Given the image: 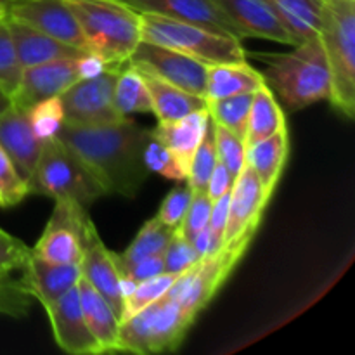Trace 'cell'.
<instances>
[{
	"mask_svg": "<svg viewBox=\"0 0 355 355\" xmlns=\"http://www.w3.org/2000/svg\"><path fill=\"white\" fill-rule=\"evenodd\" d=\"M149 132L132 118H121L103 125L64 121L55 137L85 162L107 194L135 198L149 175L144 165Z\"/></svg>",
	"mask_w": 355,
	"mask_h": 355,
	"instance_id": "obj_1",
	"label": "cell"
},
{
	"mask_svg": "<svg viewBox=\"0 0 355 355\" xmlns=\"http://www.w3.org/2000/svg\"><path fill=\"white\" fill-rule=\"evenodd\" d=\"M293 47L291 52L272 55L267 61L266 71L262 73L267 85L290 111L302 110L319 101H329L331 75L321 37L314 35Z\"/></svg>",
	"mask_w": 355,
	"mask_h": 355,
	"instance_id": "obj_2",
	"label": "cell"
},
{
	"mask_svg": "<svg viewBox=\"0 0 355 355\" xmlns=\"http://www.w3.org/2000/svg\"><path fill=\"white\" fill-rule=\"evenodd\" d=\"M89 52L113 66L127 64L142 40L141 12L121 0H68Z\"/></svg>",
	"mask_w": 355,
	"mask_h": 355,
	"instance_id": "obj_3",
	"label": "cell"
},
{
	"mask_svg": "<svg viewBox=\"0 0 355 355\" xmlns=\"http://www.w3.org/2000/svg\"><path fill=\"white\" fill-rule=\"evenodd\" d=\"M331 75L329 103L340 114H355V0H324L319 30Z\"/></svg>",
	"mask_w": 355,
	"mask_h": 355,
	"instance_id": "obj_4",
	"label": "cell"
},
{
	"mask_svg": "<svg viewBox=\"0 0 355 355\" xmlns=\"http://www.w3.org/2000/svg\"><path fill=\"white\" fill-rule=\"evenodd\" d=\"M30 193L44 194L54 201H68L82 208H89L107 194L85 162L58 137L42 142Z\"/></svg>",
	"mask_w": 355,
	"mask_h": 355,
	"instance_id": "obj_5",
	"label": "cell"
},
{
	"mask_svg": "<svg viewBox=\"0 0 355 355\" xmlns=\"http://www.w3.org/2000/svg\"><path fill=\"white\" fill-rule=\"evenodd\" d=\"M141 35L144 42L179 51L205 64L246 62V51L239 37L214 31L189 21L141 12Z\"/></svg>",
	"mask_w": 355,
	"mask_h": 355,
	"instance_id": "obj_6",
	"label": "cell"
},
{
	"mask_svg": "<svg viewBox=\"0 0 355 355\" xmlns=\"http://www.w3.org/2000/svg\"><path fill=\"white\" fill-rule=\"evenodd\" d=\"M193 322L179 304L162 297L155 304L121 321L116 352L137 355L172 352L179 349Z\"/></svg>",
	"mask_w": 355,
	"mask_h": 355,
	"instance_id": "obj_7",
	"label": "cell"
},
{
	"mask_svg": "<svg viewBox=\"0 0 355 355\" xmlns=\"http://www.w3.org/2000/svg\"><path fill=\"white\" fill-rule=\"evenodd\" d=\"M250 241H241L234 246L222 248L215 255L200 259L191 269L177 276L165 297L179 304L182 312L191 319L214 300L222 284L231 276L236 263L241 260Z\"/></svg>",
	"mask_w": 355,
	"mask_h": 355,
	"instance_id": "obj_8",
	"label": "cell"
},
{
	"mask_svg": "<svg viewBox=\"0 0 355 355\" xmlns=\"http://www.w3.org/2000/svg\"><path fill=\"white\" fill-rule=\"evenodd\" d=\"M90 222L87 208L68 201H55L54 211L31 253L47 262L80 263Z\"/></svg>",
	"mask_w": 355,
	"mask_h": 355,
	"instance_id": "obj_9",
	"label": "cell"
},
{
	"mask_svg": "<svg viewBox=\"0 0 355 355\" xmlns=\"http://www.w3.org/2000/svg\"><path fill=\"white\" fill-rule=\"evenodd\" d=\"M120 68L121 66H111L94 78L78 80L59 96L66 123L103 125L121 120L113 101Z\"/></svg>",
	"mask_w": 355,
	"mask_h": 355,
	"instance_id": "obj_10",
	"label": "cell"
},
{
	"mask_svg": "<svg viewBox=\"0 0 355 355\" xmlns=\"http://www.w3.org/2000/svg\"><path fill=\"white\" fill-rule=\"evenodd\" d=\"M128 64L153 73L191 94L205 97L208 64L163 45L141 40L132 52Z\"/></svg>",
	"mask_w": 355,
	"mask_h": 355,
	"instance_id": "obj_11",
	"label": "cell"
},
{
	"mask_svg": "<svg viewBox=\"0 0 355 355\" xmlns=\"http://www.w3.org/2000/svg\"><path fill=\"white\" fill-rule=\"evenodd\" d=\"M7 16L19 19L73 49L89 52L68 0H6Z\"/></svg>",
	"mask_w": 355,
	"mask_h": 355,
	"instance_id": "obj_12",
	"label": "cell"
},
{
	"mask_svg": "<svg viewBox=\"0 0 355 355\" xmlns=\"http://www.w3.org/2000/svg\"><path fill=\"white\" fill-rule=\"evenodd\" d=\"M269 200L270 194L263 189L255 172L248 165L243 166L232 184L222 248L234 246L241 241H252Z\"/></svg>",
	"mask_w": 355,
	"mask_h": 355,
	"instance_id": "obj_13",
	"label": "cell"
},
{
	"mask_svg": "<svg viewBox=\"0 0 355 355\" xmlns=\"http://www.w3.org/2000/svg\"><path fill=\"white\" fill-rule=\"evenodd\" d=\"M78 80V55L30 66L21 73V82L12 96V104L26 111L40 101L61 96Z\"/></svg>",
	"mask_w": 355,
	"mask_h": 355,
	"instance_id": "obj_14",
	"label": "cell"
},
{
	"mask_svg": "<svg viewBox=\"0 0 355 355\" xmlns=\"http://www.w3.org/2000/svg\"><path fill=\"white\" fill-rule=\"evenodd\" d=\"M45 312L59 349L73 355L103 354L83 318L76 286L45 307Z\"/></svg>",
	"mask_w": 355,
	"mask_h": 355,
	"instance_id": "obj_15",
	"label": "cell"
},
{
	"mask_svg": "<svg viewBox=\"0 0 355 355\" xmlns=\"http://www.w3.org/2000/svg\"><path fill=\"white\" fill-rule=\"evenodd\" d=\"M220 12L241 37L266 38L284 45H297L267 0H214Z\"/></svg>",
	"mask_w": 355,
	"mask_h": 355,
	"instance_id": "obj_16",
	"label": "cell"
},
{
	"mask_svg": "<svg viewBox=\"0 0 355 355\" xmlns=\"http://www.w3.org/2000/svg\"><path fill=\"white\" fill-rule=\"evenodd\" d=\"M0 148L30 186L42 151V141L35 135L26 111L14 104L0 114Z\"/></svg>",
	"mask_w": 355,
	"mask_h": 355,
	"instance_id": "obj_17",
	"label": "cell"
},
{
	"mask_svg": "<svg viewBox=\"0 0 355 355\" xmlns=\"http://www.w3.org/2000/svg\"><path fill=\"white\" fill-rule=\"evenodd\" d=\"M82 277L89 281L101 297L113 307L116 315L121 321V312H123V300L118 291V274L116 266L113 262V255L106 245L101 239L94 222H90L85 231V241H83V255L82 262Z\"/></svg>",
	"mask_w": 355,
	"mask_h": 355,
	"instance_id": "obj_18",
	"label": "cell"
},
{
	"mask_svg": "<svg viewBox=\"0 0 355 355\" xmlns=\"http://www.w3.org/2000/svg\"><path fill=\"white\" fill-rule=\"evenodd\" d=\"M82 277L80 263H54L42 260L31 253L21 270V281L24 290L33 300L49 307L52 302L76 286Z\"/></svg>",
	"mask_w": 355,
	"mask_h": 355,
	"instance_id": "obj_19",
	"label": "cell"
},
{
	"mask_svg": "<svg viewBox=\"0 0 355 355\" xmlns=\"http://www.w3.org/2000/svg\"><path fill=\"white\" fill-rule=\"evenodd\" d=\"M121 2L128 3L139 12L162 14V16L189 21L214 31L239 37L214 0H121Z\"/></svg>",
	"mask_w": 355,
	"mask_h": 355,
	"instance_id": "obj_20",
	"label": "cell"
},
{
	"mask_svg": "<svg viewBox=\"0 0 355 355\" xmlns=\"http://www.w3.org/2000/svg\"><path fill=\"white\" fill-rule=\"evenodd\" d=\"M208 128H210V114H208V107H205V110L186 114L179 120L158 121L153 132L170 149V153L175 156L177 162L187 173L191 159L207 135Z\"/></svg>",
	"mask_w": 355,
	"mask_h": 355,
	"instance_id": "obj_21",
	"label": "cell"
},
{
	"mask_svg": "<svg viewBox=\"0 0 355 355\" xmlns=\"http://www.w3.org/2000/svg\"><path fill=\"white\" fill-rule=\"evenodd\" d=\"M7 23H9L10 35H12L17 61L23 69L42 64V62L54 61V59L76 58L80 54H85V52L69 47L19 19L7 16Z\"/></svg>",
	"mask_w": 355,
	"mask_h": 355,
	"instance_id": "obj_22",
	"label": "cell"
},
{
	"mask_svg": "<svg viewBox=\"0 0 355 355\" xmlns=\"http://www.w3.org/2000/svg\"><path fill=\"white\" fill-rule=\"evenodd\" d=\"M80 305L87 326L99 343L101 352H116L118 335H120V318L110 304L99 295V291L87 279L80 277L76 283Z\"/></svg>",
	"mask_w": 355,
	"mask_h": 355,
	"instance_id": "obj_23",
	"label": "cell"
},
{
	"mask_svg": "<svg viewBox=\"0 0 355 355\" xmlns=\"http://www.w3.org/2000/svg\"><path fill=\"white\" fill-rule=\"evenodd\" d=\"M290 153V134L288 127L281 128L270 137L246 146V165L255 172L267 194L272 196L283 173L284 163Z\"/></svg>",
	"mask_w": 355,
	"mask_h": 355,
	"instance_id": "obj_24",
	"label": "cell"
},
{
	"mask_svg": "<svg viewBox=\"0 0 355 355\" xmlns=\"http://www.w3.org/2000/svg\"><path fill=\"white\" fill-rule=\"evenodd\" d=\"M137 69V68H135ZM144 78L146 87L149 90L153 103V113L158 118V121H172L186 116L207 107V99L203 96H196L153 73L137 69Z\"/></svg>",
	"mask_w": 355,
	"mask_h": 355,
	"instance_id": "obj_25",
	"label": "cell"
},
{
	"mask_svg": "<svg viewBox=\"0 0 355 355\" xmlns=\"http://www.w3.org/2000/svg\"><path fill=\"white\" fill-rule=\"evenodd\" d=\"M263 75L246 62H218L208 64L207 90L205 99L207 103L236 94L255 92L262 83Z\"/></svg>",
	"mask_w": 355,
	"mask_h": 355,
	"instance_id": "obj_26",
	"label": "cell"
},
{
	"mask_svg": "<svg viewBox=\"0 0 355 355\" xmlns=\"http://www.w3.org/2000/svg\"><path fill=\"white\" fill-rule=\"evenodd\" d=\"M286 127L283 107L277 103L272 89L266 82L253 92L252 107L248 116V130H246V146L270 137L281 128Z\"/></svg>",
	"mask_w": 355,
	"mask_h": 355,
	"instance_id": "obj_27",
	"label": "cell"
},
{
	"mask_svg": "<svg viewBox=\"0 0 355 355\" xmlns=\"http://www.w3.org/2000/svg\"><path fill=\"white\" fill-rule=\"evenodd\" d=\"M297 44L319 35L324 0H267Z\"/></svg>",
	"mask_w": 355,
	"mask_h": 355,
	"instance_id": "obj_28",
	"label": "cell"
},
{
	"mask_svg": "<svg viewBox=\"0 0 355 355\" xmlns=\"http://www.w3.org/2000/svg\"><path fill=\"white\" fill-rule=\"evenodd\" d=\"M173 231L175 229L163 224L158 217L149 218L123 253L111 252L116 270L125 266H130L134 262H139L142 259H148V257L163 255L170 239H172Z\"/></svg>",
	"mask_w": 355,
	"mask_h": 355,
	"instance_id": "obj_29",
	"label": "cell"
},
{
	"mask_svg": "<svg viewBox=\"0 0 355 355\" xmlns=\"http://www.w3.org/2000/svg\"><path fill=\"white\" fill-rule=\"evenodd\" d=\"M113 101L114 110L121 118H130L132 114L139 113H153L151 96L144 78L128 62L118 71Z\"/></svg>",
	"mask_w": 355,
	"mask_h": 355,
	"instance_id": "obj_30",
	"label": "cell"
},
{
	"mask_svg": "<svg viewBox=\"0 0 355 355\" xmlns=\"http://www.w3.org/2000/svg\"><path fill=\"white\" fill-rule=\"evenodd\" d=\"M253 92L236 94V96L224 97V99L210 101L207 103L210 120L215 123L222 125L224 128L231 130L243 141L246 139V130H248V116L250 107H252Z\"/></svg>",
	"mask_w": 355,
	"mask_h": 355,
	"instance_id": "obj_31",
	"label": "cell"
},
{
	"mask_svg": "<svg viewBox=\"0 0 355 355\" xmlns=\"http://www.w3.org/2000/svg\"><path fill=\"white\" fill-rule=\"evenodd\" d=\"M211 134H214L215 151H217L218 162L225 165L231 175L238 177L243 166L246 165V142L231 130L224 128L222 125L210 120Z\"/></svg>",
	"mask_w": 355,
	"mask_h": 355,
	"instance_id": "obj_32",
	"label": "cell"
},
{
	"mask_svg": "<svg viewBox=\"0 0 355 355\" xmlns=\"http://www.w3.org/2000/svg\"><path fill=\"white\" fill-rule=\"evenodd\" d=\"M177 279V276L168 272L158 274L155 277H149V279L139 281L137 288H135L134 293L123 302V312H121V321L128 319L130 315L137 314L141 309L148 307V305L155 304L156 300H159L162 297H165L166 291L170 290V286L173 284V281Z\"/></svg>",
	"mask_w": 355,
	"mask_h": 355,
	"instance_id": "obj_33",
	"label": "cell"
},
{
	"mask_svg": "<svg viewBox=\"0 0 355 355\" xmlns=\"http://www.w3.org/2000/svg\"><path fill=\"white\" fill-rule=\"evenodd\" d=\"M215 165H217V151H215L211 128H208L207 135L198 146L196 153L189 163V168H187L186 182L193 189V193H207L208 179H210Z\"/></svg>",
	"mask_w": 355,
	"mask_h": 355,
	"instance_id": "obj_34",
	"label": "cell"
},
{
	"mask_svg": "<svg viewBox=\"0 0 355 355\" xmlns=\"http://www.w3.org/2000/svg\"><path fill=\"white\" fill-rule=\"evenodd\" d=\"M144 165L149 173H158L170 180H186V170L153 130L149 132V137L144 144Z\"/></svg>",
	"mask_w": 355,
	"mask_h": 355,
	"instance_id": "obj_35",
	"label": "cell"
},
{
	"mask_svg": "<svg viewBox=\"0 0 355 355\" xmlns=\"http://www.w3.org/2000/svg\"><path fill=\"white\" fill-rule=\"evenodd\" d=\"M26 113L28 118H30V123L35 135L42 142L55 137L61 125L64 123V111H62V104L59 96L33 104L30 110H26Z\"/></svg>",
	"mask_w": 355,
	"mask_h": 355,
	"instance_id": "obj_36",
	"label": "cell"
},
{
	"mask_svg": "<svg viewBox=\"0 0 355 355\" xmlns=\"http://www.w3.org/2000/svg\"><path fill=\"white\" fill-rule=\"evenodd\" d=\"M21 73H23V68L17 61L7 16H3L0 17V87L10 97L16 94L17 87H19Z\"/></svg>",
	"mask_w": 355,
	"mask_h": 355,
	"instance_id": "obj_37",
	"label": "cell"
},
{
	"mask_svg": "<svg viewBox=\"0 0 355 355\" xmlns=\"http://www.w3.org/2000/svg\"><path fill=\"white\" fill-rule=\"evenodd\" d=\"M33 298L24 290L19 272H0V314L23 318L28 314Z\"/></svg>",
	"mask_w": 355,
	"mask_h": 355,
	"instance_id": "obj_38",
	"label": "cell"
},
{
	"mask_svg": "<svg viewBox=\"0 0 355 355\" xmlns=\"http://www.w3.org/2000/svg\"><path fill=\"white\" fill-rule=\"evenodd\" d=\"M30 193V186L19 175L7 153L0 148V207H14Z\"/></svg>",
	"mask_w": 355,
	"mask_h": 355,
	"instance_id": "obj_39",
	"label": "cell"
},
{
	"mask_svg": "<svg viewBox=\"0 0 355 355\" xmlns=\"http://www.w3.org/2000/svg\"><path fill=\"white\" fill-rule=\"evenodd\" d=\"M198 260L200 259H198L196 252H194L189 239H187L179 229H175L168 246H166V250L163 252L165 272L173 274V276H180V274L186 272L187 269H191Z\"/></svg>",
	"mask_w": 355,
	"mask_h": 355,
	"instance_id": "obj_40",
	"label": "cell"
},
{
	"mask_svg": "<svg viewBox=\"0 0 355 355\" xmlns=\"http://www.w3.org/2000/svg\"><path fill=\"white\" fill-rule=\"evenodd\" d=\"M193 189L189 186L175 187V189L170 191L166 194L165 200L159 205V210L156 217L163 222L168 227L177 229L180 225V222L186 217V211L189 208L191 200H193Z\"/></svg>",
	"mask_w": 355,
	"mask_h": 355,
	"instance_id": "obj_41",
	"label": "cell"
},
{
	"mask_svg": "<svg viewBox=\"0 0 355 355\" xmlns=\"http://www.w3.org/2000/svg\"><path fill=\"white\" fill-rule=\"evenodd\" d=\"M211 205H214V201L210 200V196L207 193H194L189 208L186 211V217H184V220L180 222V225L177 229L187 239L193 238L201 229L207 227L208 222H210Z\"/></svg>",
	"mask_w": 355,
	"mask_h": 355,
	"instance_id": "obj_42",
	"label": "cell"
},
{
	"mask_svg": "<svg viewBox=\"0 0 355 355\" xmlns=\"http://www.w3.org/2000/svg\"><path fill=\"white\" fill-rule=\"evenodd\" d=\"M30 255L31 250L21 239L0 227V272H19Z\"/></svg>",
	"mask_w": 355,
	"mask_h": 355,
	"instance_id": "obj_43",
	"label": "cell"
},
{
	"mask_svg": "<svg viewBox=\"0 0 355 355\" xmlns=\"http://www.w3.org/2000/svg\"><path fill=\"white\" fill-rule=\"evenodd\" d=\"M165 272V262H163V255H153L148 259H142L139 262L130 263V266H125L121 269H118L120 276H127L134 281H144L149 277H155L158 274Z\"/></svg>",
	"mask_w": 355,
	"mask_h": 355,
	"instance_id": "obj_44",
	"label": "cell"
},
{
	"mask_svg": "<svg viewBox=\"0 0 355 355\" xmlns=\"http://www.w3.org/2000/svg\"><path fill=\"white\" fill-rule=\"evenodd\" d=\"M234 177L231 175L225 165L222 162H218L217 158V165H215L214 172H211L210 179H208V186H207V194L210 196L211 201H215L217 198L224 196L225 193L232 189V184H234Z\"/></svg>",
	"mask_w": 355,
	"mask_h": 355,
	"instance_id": "obj_45",
	"label": "cell"
},
{
	"mask_svg": "<svg viewBox=\"0 0 355 355\" xmlns=\"http://www.w3.org/2000/svg\"><path fill=\"white\" fill-rule=\"evenodd\" d=\"M189 241L191 245H193L194 252H196L198 259H207V257L215 255V253H218L222 250V241L211 232L210 225L201 229V231L198 232V234H194Z\"/></svg>",
	"mask_w": 355,
	"mask_h": 355,
	"instance_id": "obj_46",
	"label": "cell"
},
{
	"mask_svg": "<svg viewBox=\"0 0 355 355\" xmlns=\"http://www.w3.org/2000/svg\"><path fill=\"white\" fill-rule=\"evenodd\" d=\"M229 200H231V191L214 201V205H211L210 222H208L211 232L220 239L222 245H224V231H225V224H227V215H229Z\"/></svg>",
	"mask_w": 355,
	"mask_h": 355,
	"instance_id": "obj_47",
	"label": "cell"
},
{
	"mask_svg": "<svg viewBox=\"0 0 355 355\" xmlns=\"http://www.w3.org/2000/svg\"><path fill=\"white\" fill-rule=\"evenodd\" d=\"M111 66L106 59H103L101 55L94 54V52H85V54L78 55V75L80 80L82 78H94V76L101 75L106 69H110Z\"/></svg>",
	"mask_w": 355,
	"mask_h": 355,
	"instance_id": "obj_48",
	"label": "cell"
},
{
	"mask_svg": "<svg viewBox=\"0 0 355 355\" xmlns=\"http://www.w3.org/2000/svg\"><path fill=\"white\" fill-rule=\"evenodd\" d=\"M135 288H137V281L130 279V277L127 276H120V279H118V291H120L121 300H127V298L134 293Z\"/></svg>",
	"mask_w": 355,
	"mask_h": 355,
	"instance_id": "obj_49",
	"label": "cell"
},
{
	"mask_svg": "<svg viewBox=\"0 0 355 355\" xmlns=\"http://www.w3.org/2000/svg\"><path fill=\"white\" fill-rule=\"evenodd\" d=\"M10 104H12V97H10L9 94H7L6 90L0 87V114H2L3 111L10 106Z\"/></svg>",
	"mask_w": 355,
	"mask_h": 355,
	"instance_id": "obj_50",
	"label": "cell"
},
{
	"mask_svg": "<svg viewBox=\"0 0 355 355\" xmlns=\"http://www.w3.org/2000/svg\"><path fill=\"white\" fill-rule=\"evenodd\" d=\"M3 16H7V6L3 0H0V17H3Z\"/></svg>",
	"mask_w": 355,
	"mask_h": 355,
	"instance_id": "obj_51",
	"label": "cell"
},
{
	"mask_svg": "<svg viewBox=\"0 0 355 355\" xmlns=\"http://www.w3.org/2000/svg\"><path fill=\"white\" fill-rule=\"evenodd\" d=\"M3 2H6V0H3Z\"/></svg>",
	"mask_w": 355,
	"mask_h": 355,
	"instance_id": "obj_52",
	"label": "cell"
}]
</instances>
